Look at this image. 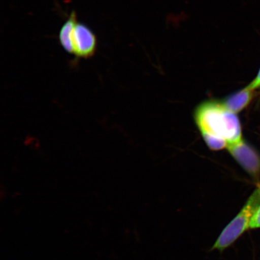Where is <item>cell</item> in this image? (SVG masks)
<instances>
[{"instance_id": "2", "label": "cell", "mask_w": 260, "mask_h": 260, "mask_svg": "<svg viewBox=\"0 0 260 260\" xmlns=\"http://www.w3.org/2000/svg\"><path fill=\"white\" fill-rule=\"evenodd\" d=\"M260 206V186L247 200L240 212L223 229L211 250L223 252L249 229V223L255 211Z\"/></svg>"}, {"instance_id": "8", "label": "cell", "mask_w": 260, "mask_h": 260, "mask_svg": "<svg viewBox=\"0 0 260 260\" xmlns=\"http://www.w3.org/2000/svg\"><path fill=\"white\" fill-rule=\"evenodd\" d=\"M247 87L253 90L260 87V70L255 80L252 81V83H250Z\"/></svg>"}, {"instance_id": "3", "label": "cell", "mask_w": 260, "mask_h": 260, "mask_svg": "<svg viewBox=\"0 0 260 260\" xmlns=\"http://www.w3.org/2000/svg\"><path fill=\"white\" fill-rule=\"evenodd\" d=\"M73 55L77 58H91L95 55L97 48V39L93 31L83 23L78 21L74 26L71 36Z\"/></svg>"}, {"instance_id": "6", "label": "cell", "mask_w": 260, "mask_h": 260, "mask_svg": "<svg viewBox=\"0 0 260 260\" xmlns=\"http://www.w3.org/2000/svg\"><path fill=\"white\" fill-rule=\"evenodd\" d=\"M77 22L76 13L73 11L71 13L67 20L64 22L62 27L60 28L59 35H58V40H59L61 46L68 53L70 54L73 53L72 44H71V36H72L74 26Z\"/></svg>"}, {"instance_id": "7", "label": "cell", "mask_w": 260, "mask_h": 260, "mask_svg": "<svg viewBox=\"0 0 260 260\" xmlns=\"http://www.w3.org/2000/svg\"><path fill=\"white\" fill-rule=\"evenodd\" d=\"M260 228V206L255 211L249 223V229H256Z\"/></svg>"}, {"instance_id": "5", "label": "cell", "mask_w": 260, "mask_h": 260, "mask_svg": "<svg viewBox=\"0 0 260 260\" xmlns=\"http://www.w3.org/2000/svg\"><path fill=\"white\" fill-rule=\"evenodd\" d=\"M253 97V90L246 87L239 92L227 96L222 102L229 111L236 114L248 106Z\"/></svg>"}, {"instance_id": "1", "label": "cell", "mask_w": 260, "mask_h": 260, "mask_svg": "<svg viewBox=\"0 0 260 260\" xmlns=\"http://www.w3.org/2000/svg\"><path fill=\"white\" fill-rule=\"evenodd\" d=\"M193 115L204 140H221L226 142L228 146L242 141L239 119L236 113L226 108L222 101L209 100L201 103Z\"/></svg>"}, {"instance_id": "4", "label": "cell", "mask_w": 260, "mask_h": 260, "mask_svg": "<svg viewBox=\"0 0 260 260\" xmlns=\"http://www.w3.org/2000/svg\"><path fill=\"white\" fill-rule=\"evenodd\" d=\"M234 158L254 179L260 175V157L254 149L246 142L240 141L227 146Z\"/></svg>"}]
</instances>
